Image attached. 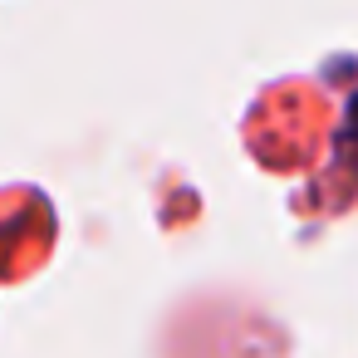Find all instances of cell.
<instances>
[{
  "label": "cell",
  "mask_w": 358,
  "mask_h": 358,
  "mask_svg": "<svg viewBox=\"0 0 358 358\" xmlns=\"http://www.w3.org/2000/svg\"><path fill=\"white\" fill-rule=\"evenodd\" d=\"M338 157H343L348 172L358 177V99L348 103V118H343V133H338Z\"/></svg>",
  "instance_id": "6da1fadb"
}]
</instances>
